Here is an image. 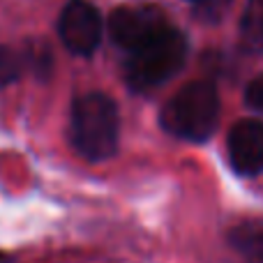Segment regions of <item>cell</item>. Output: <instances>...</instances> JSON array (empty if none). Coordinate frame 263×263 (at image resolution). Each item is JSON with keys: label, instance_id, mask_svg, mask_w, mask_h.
<instances>
[{"label": "cell", "instance_id": "cell-1", "mask_svg": "<svg viewBox=\"0 0 263 263\" xmlns=\"http://www.w3.org/2000/svg\"><path fill=\"white\" fill-rule=\"evenodd\" d=\"M120 118L118 106L104 92H86L77 97L69 116L72 145L88 162H104L118 150Z\"/></svg>", "mask_w": 263, "mask_h": 263}, {"label": "cell", "instance_id": "cell-2", "mask_svg": "<svg viewBox=\"0 0 263 263\" xmlns=\"http://www.w3.org/2000/svg\"><path fill=\"white\" fill-rule=\"evenodd\" d=\"M187 37L168 23L141 46L129 51L125 63V81L134 92L153 90L180 72L187 60Z\"/></svg>", "mask_w": 263, "mask_h": 263}, {"label": "cell", "instance_id": "cell-3", "mask_svg": "<svg viewBox=\"0 0 263 263\" xmlns=\"http://www.w3.org/2000/svg\"><path fill=\"white\" fill-rule=\"evenodd\" d=\"M162 127L185 141L210 139L219 123V95L210 81H192L182 86L162 109Z\"/></svg>", "mask_w": 263, "mask_h": 263}, {"label": "cell", "instance_id": "cell-4", "mask_svg": "<svg viewBox=\"0 0 263 263\" xmlns=\"http://www.w3.org/2000/svg\"><path fill=\"white\" fill-rule=\"evenodd\" d=\"M58 35L65 49L74 55H92L104 37V21L88 0H69L58 18Z\"/></svg>", "mask_w": 263, "mask_h": 263}, {"label": "cell", "instance_id": "cell-5", "mask_svg": "<svg viewBox=\"0 0 263 263\" xmlns=\"http://www.w3.org/2000/svg\"><path fill=\"white\" fill-rule=\"evenodd\" d=\"M168 21L157 7H120L109 16V35L120 49L134 51L145 40L166 28Z\"/></svg>", "mask_w": 263, "mask_h": 263}, {"label": "cell", "instance_id": "cell-6", "mask_svg": "<svg viewBox=\"0 0 263 263\" xmlns=\"http://www.w3.org/2000/svg\"><path fill=\"white\" fill-rule=\"evenodd\" d=\"M231 166L242 176H256L263 171V123L238 120L227 139Z\"/></svg>", "mask_w": 263, "mask_h": 263}, {"label": "cell", "instance_id": "cell-7", "mask_svg": "<svg viewBox=\"0 0 263 263\" xmlns=\"http://www.w3.org/2000/svg\"><path fill=\"white\" fill-rule=\"evenodd\" d=\"M229 242L247 263H263V219L238 224L229 233Z\"/></svg>", "mask_w": 263, "mask_h": 263}, {"label": "cell", "instance_id": "cell-8", "mask_svg": "<svg viewBox=\"0 0 263 263\" xmlns=\"http://www.w3.org/2000/svg\"><path fill=\"white\" fill-rule=\"evenodd\" d=\"M242 44L250 51H263V0H250L240 21Z\"/></svg>", "mask_w": 263, "mask_h": 263}, {"label": "cell", "instance_id": "cell-9", "mask_svg": "<svg viewBox=\"0 0 263 263\" xmlns=\"http://www.w3.org/2000/svg\"><path fill=\"white\" fill-rule=\"evenodd\" d=\"M21 77V58L14 49L0 44V88L14 83Z\"/></svg>", "mask_w": 263, "mask_h": 263}, {"label": "cell", "instance_id": "cell-10", "mask_svg": "<svg viewBox=\"0 0 263 263\" xmlns=\"http://www.w3.org/2000/svg\"><path fill=\"white\" fill-rule=\"evenodd\" d=\"M245 102L250 109L263 111V74L254 77L245 88Z\"/></svg>", "mask_w": 263, "mask_h": 263}, {"label": "cell", "instance_id": "cell-11", "mask_svg": "<svg viewBox=\"0 0 263 263\" xmlns=\"http://www.w3.org/2000/svg\"><path fill=\"white\" fill-rule=\"evenodd\" d=\"M0 263H7V256L5 254H0Z\"/></svg>", "mask_w": 263, "mask_h": 263}, {"label": "cell", "instance_id": "cell-12", "mask_svg": "<svg viewBox=\"0 0 263 263\" xmlns=\"http://www.w3.org/2000/svg\"><path fill=\"white\" fill-rule=\"evenodd\" d=\"M192 3H203V0H192Z\"/></svg>", "mask_w": 263, "mask_h": 263}]
</instances>
